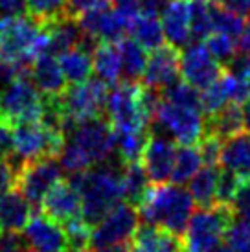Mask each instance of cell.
<instances>
[{
	"label": "cell",
	"mask_w": 250,
	"mask_h": 252,
	"mask_svg": "<svg viewBox=\"0 0 250 252\" xmlns=\"http://www.w3.org/2000/svg\"><path fill=\"white\" fill-rule=\"evenodd\" d=\"M129 33L140 46H144L147 52H153L158 46L166 42L164 32H162V24L160 19L155 13H146V11H138L131 19V26H129Z\"/></svg>",
	"instance_id": "obj_25"
},
{
	"label": "cell",
	"mask_w": 250,
	"mask_h": 252,
	"mask_svg": "<svg viewBox=\"0 0 250 252\" xmlns=\"http://www.w3.org/2000/svg\"><path fill=\"white\" fill-rule=\"evenodd\" d=\"M62 134L64 142H68L91 168L109 160L114 153V131L103 116L62 124Z\"/></svg>",
	"instance_id": "obj_6"
},
{
	"label": "cell",
	"mask_w": 250,
	"mask_h": 252,
	"mask_svg": "<svg viewBox=\"0 0 250 252\" xmlns=\"http://www.w3.org/2000/svg\"><path fill=\"white\" fill-rule=\"evenodd\" d=\"M15 184V175L9 169L6 160H0V193H4L6 189H9Z\"/></svg>",
	"instance_id": "obj_47"
},
{
	"label": "cell",
	"mask_w": 250,
	"mask_h": 252,
	"mask_svg": "<svg viewBox=\"0 0 250 252\" xmlns=\"http://www.w3.org/2000/svg\"><path fill=\"white\" fill-rule=\"evenodd\" d=\"M199 99H201V109L204 112V116H208L212 112L219 111L222 105H226L230 101V94H228V85H226L224 74H221L206 89L199 91Z\"/></svg>",
	"instance_id": "obj_32"
},
{
	"label": "cell",
	"mask_w": 250,
	"mask_h": 252,
	"mask_svg": "<svg viewBox=\"0 0 250 252\" xmlns=\"http://www.w3.org/2000/svg\"><path fill=\"white\" fill-rule=\"evenodd\" d=\"M181 52L171 44H162L147 57L146 70L142 74V85L162 92L181 77Z\"/></svg>",
	"instance_id": "obj_15"
},
{
	"label": "cell",
	"mask_w": 250,
	"mask_h": 252,
	"mask_svg": "<svg viewBox=\"0 0 250 252\" xmlns=\"http://www.w3.org/2000/svg\"><path fill=\"white\" fill-rule=\"evenodd\" d=\"M107 85L99 79L89 77L83 83L66 87L61 96H57V107L61 111L62 124L83 122V120L99 118L105 114L107 103Z\"/></svg>",
	"instance_id": "obj_9"
},
{
	"label": "cell",
	"mask_w": 250,
	"mask_h": 252,
	"mask_svg": "<svg viewBox=\"0 0 250 252\" xmlns=\"http://www.w3.org/2000/svg\"><path fill=\"white\" fill-rule=\"evenodd\" d=\"M0 252H28L17 234H0Z\"/></svg>",
	"instance_id": "obj_44"
},
{
	"label": "cell",
	"mask_w": 250,
	"mask_h": 252,
	"mask_svg": "<svg viewBox=\"0 0 250 252\" xmlns=\"http://www.w3.org/2000/svg\"><path fill=\"white\" fill-rule=\"evenodd\" d=\"M122 186H124V201L138 206L142 197L151 186V181L147 177L146 169L140 162H129L122 169Z\"/></svg>",
	"instance_id": "obj_30"
},
{
	"label": "cell",
	"mask_w": 250,
	"mask_h": 252,
	"mask_svg": "<svg viewBox=\"0 0 250 252\" xmlns=\"http://www.w3.org/2000/svg\"><path fill=\"white\" fill-rule=\"evenodd\" d=\"M22 243L28 252H70L64 226L44 214L30 217L22 228Z\"/></svg>",
	"instance_id": "obj_14"
},
{
	"label": "cell",
	"mask_w": 250,
	"mask_h": 252,
	"mask_svg": "<svg viewBox=\"0 0 250 252\" xmlns=\"http://www.w3.org/2000/svg\"><path fill=\"white\" fill-rule=\"evenodd\" d=\"M181 77L197 91L206 89L222 74V66L217 63L202 42H188L181 52Z\"/></svg>",
	"instance_id": "obj_13"
},
{
	"label": "cell",
	"mask_w": 250,
	"mask_h": 252,
	"mask_svg": "<svg viewBox=\"0 0 250 252\" xmlns=\"http://www.w3.org/2000/svg\"><path fill=\"white\" fill-rule=\"evenodd\" d=\"M42 214L52 217L57 223H68L70 219L81 216V199L79 191L70 181H59L44 195L41 203Z\"/></svg>",
	"instance_id": "obj_17"
},
{
	"label": "cell",
	"mask_w": 250,
	"mask_h": 252,
	"mask_svg": "<svg viewBox=\"0 0 250 252\" xmlns=\"http://www.w3.org/2000/svg\"><path fill=\"white\" fill-rule=\"evenodd\" d=\"M193 199L181 184H155L149 186L146 195L142 197L138 216L149 224H155L162 230H167L181 238L188 224V219L193 214Z\"/></svg>",
	"instance_id": "obj_2"
},
{
	"label": "cell",
	"mask_w": 250,
	"mask_h": 252,
	"mask_svg": "<svg viewBox=\"0 0 250 252\" xmlns=\"http://www.w3.org/2000/svg\"><path fill=\"white\" fill-rule=\"evenodd\" d=\"M62 181V168L57 157H42L26 162L15 177L17 189L30 201V204H41L44 195Z\"/></svg>",
	"instance_id": "obj_11"
},
{
	"label": "cell",
	"mask_w": 250,
	"mask_h": 252,
	"mask_svg": "<svg viewBox=\"0 0 250 252\" xmlns=\"http://www.w3.org/2000/svg\"><path fill=\"white\" fill-rule=\"evenodd\" d=\"M44 112V96L37 91L28 74L15 76L0 91V120L9 126L37 122Z\"/></svg>",
	"instance_id": "obj_8"
},
{
	"label": "cell",
	"mask_w": 250,
	"mask_h": 252,
	"mask_svg": "<svg viewBox=\"0 0 250 252\" xmlns=\"http://www.w3.org/2000/svg\"><path fill=\"white\" fill-rule=\"evenodd\" d=\"M210 15H212V30L214 32H221V33H226V35L234 37L239 41L241 37V32H243V17L239 15H234L219 7L217 4L210 2Z\"/></svg>",
	"instance_id": "obj_35"
},
{
	"label": "cell",
	"mask_w": 250,
	"mask_h": 252,
	"mask_svg": "<svg viewBox=\"0 0 250 252\" xmlns=\"http://www.w3.org/2000/svg\"><path fill=\"white\" fill-rule=\"evenodd\" d=\"M226 85H228L230 101L245 103L250 99V52L241 50L236 57L226 64V70L222 72Z\"/></svg>",
	"instance_id": "obj_22"
},
{
	"label": "cell",
	"mask_w": 250,
	"mask_h": 252,
	"mask_svg": "<svg viewBox=\"0 0 250 252\" xmlns=\"http://www.w3.org/2000/svg\"><path fill=\"white\" fill-rule=\"evenodd\" d=\"M132 239H134V245L142 247L146 252H182L181 238L149 223L144 226L138 224Z\"/></svg>",
	"instance_id": "obj_28"
},
{
	"label": "cell",
	"mask_w": 250,
	"mask_h": 252,
	"mask_svg": "<svg viewBox=\"0 0 250 252\" xmlns=\"http://www.w3.org/2000/svg\"><path fill=\"white\" fill-rule=\"evenodd\" d=\"M140 224V216L136 206L129 203L116 204L107 212L91 230L89 249L112 243H131Z\"/></svg>",
	"instance_id": "obj_10"
},
{
	"label": "cell",
	"mask_w": 250,
	"mask_h": 252,
	"mask_svg": "<svg viewBox=\"0 0 250 252\" xmlns=\"http://www.w3.org/2000/svg\"><path fill=\"white\" fill-rule=\"evenodd\" d=\"M243 126L247 129V133L250 134V99L245 101V107H243Z\"/></svg>",
	"instance_id": "obj_52"
},
{
	"label": "cell",
	"mask_w": 250,
	"mask_h": 252,
	"mask_svg": "<svg viewBox=\"0 0 250 252\" xmlns=\"http://www.w3.org/2000/svg\"><path fill=\"white\" fill-rule=\"evenodd\" d=\"M66 238H68L70 252H79V251H89V241H91V230L92 226L83 217H74L68 223L62 224Z\"/></svg>",
	"instance_id": "obj_36"
},
{
	"label": "cell",
	"mask_w": 250,
	"mask_h": 252,
	"mask_svg": "<svg viewBox=\"0 0 250 252\" xmlns=\"http://www.w3.org/2000/svg\"><path fill=\"white\" fill-rule=\"evenodd\" d=\"M31 217V204L17 188L0 193V234H19Z\"/></svg>",
	"instance_id": "obj_20"
},
{
	"label": "cell",
	"mask_w": 250,
	"mask_h": 252,
	"mask_svg": "<svg viewBox=\"0 0 250 252\" xmlns=\"http://www.w3.org/2000/svg\"><path fill=\"white\" fill-rule=\"evenodd\" d=\"M42 22L31 15L4 17V28L0 37V61L11 63L19 74H28L33 61V46Z\"/></svg>",
	"instance_id": "obj_7"
},
{
	"label": "cell",
	"mask_w": 250,
	"mask_h": 252,
	"mask_svg": "<svg viewBox=\"0 0 250 252\" xmlns=\"http://www.w3.org/2000/svg\"><path fill=\"white\" fill-rule=\"evenodd\" d=\"M202 158L199 153V147L195 146H181L175 153L173 169H171V177L169 181L173 184H188V181L201 169Z\"/></svg>",
	"instance_id": "obj_31"
},
{
	"label": "cell",
	"mask_w": 250,
	"mask_h": 252,
	"mask_svg": "<svg viewBox=\"0 0 250 252\" xmlns=\"http://www.w3.org/2000/svg\"><path fill=\"white\" fill-rule=\"evenodd\" d=\"M66 0H26V11L41 22H50L64 15Z\"/></svg>",
	"instance_id": "obj_37"
},
{
	"label": "cell",
	"mask_w": 250,
	"mask_h": 252,
	"mask_svg": "<svg viewBox=\"0 0 250 252\" xmlns=\"http://www.w3.org/2000/svg\"><path fill=\"white\" fill-rule=\"evenodd\" d=\"M243 129V107L234 101H228L226 105L208 114L204 120V133L214 134L219 140L230 138L234 134L241 133Z\"/></svg>",
	"instance_id": "obj_23"
},
{
	"label": "cell",
	"mask_w": 250,
	"mask_h": 252,
	"mask_svg": "<svg viewBox=\"0 0 250 252\" xmlns=\"http://www.w3.org/2000/svg\"><path fill=\"white\" fill-rule=\"evenodd\" d=\"M167 2H169V0H140V11L158 15L160 11H162V7L166 6Z\"/></svg>",
	"instance_id": "obj_49"
},
{
	"label": "cell",
	"mask_w": 250,
	"mask_h": 252,
	"mask_svg": "<svg viewBox=\"0 0 250 252\" xmlns=\"http://www.w3.org/2000/svg\"><path fill=\"white\" fill-rule=\"evenodd\" d=\"M177 146L169 136L149 133L146 147L142 151V166L153 184H164L171 177Z\"/></svg>",
	"instance_id": "obj_16"
},
{
	"label": "cell",
	"mask_w": 250,
	"mask_h": 252,
	"mask_svg": "<svg viewBox=\"0 0 250 252\" xmlns=\"http://www.w3.org/2000/svg\"><path fill=\"white\" fill-rule=\"evenodd\" d=\"M239 50L250 52V15L249 21L243 24V32H241V37H239Z\"/></svg>",
	"instance_id": "obj_51"
},
{
	"label": "cell",
	"mask_w": 250,
	"mask_h": 252,
	"mask_svg": "<svg viewBox=\"0 0 250 252\" xmlns=\"http://www.w3.org/2000/svg\"><path fill=\"white\" fill-rule=\"evenodd\" d=\"M204 41H206L208 52L214 56V59L221 66H226L236 57L237 52H239V42H237V39L226 35V33H221V32H212Z\"/></svg>",
	"instance_id": "obj_34"
},
{
	"label": "cell",
	"mask_w": 250,
	"mask_h": 252,
	"mask_svg": "<svg viewBox=\"0 0 250 252\" xmlns=\"http://www.w3.org/2000/svg\"><path fill=\"white\" fill-rule=\"evenodd\" d=\"M77 22L85 33L94 37L96 41L118 42L129 33L131 17L107 4L81 13L77 17Z\"/></svg>",
	"instance_id": "obj_12"
},
{
	"label": "cell",
	"mask_w": 250,
	"mask_h": 252,
	"mask_svg": "<svg viewBox=\"0 0 250 252\" xmlns=\"http://www.w3.org/2000/svg\"><path fill=\"white\" fill-rule=\"evenodd\" d=\"M26 11V0H0V15L15 17Z\"/></svg>",
	"instance_id": "obj_45"
},
{
	"label": "cell",
	"mask_w": 250,
	"mask_h": 252,
	"mask_svg": "<svg viewBox=\"0 0 250 252\" xmlns=\"http://www.w3.org/2000/svg\"><path fill=\"white\" fill-rule=\"evenodd\" d=\"M234 217L232 208L226 204L197 208L181 236L182 252H216Z\"/></svg>",
	"instance_id": "obj_5"
},
{
	"label": "cell",
	"mask_w": 250,
	"mask_h": 252,
	"mask_svg": "<svg viewBox=\"0 0 250 252\" xmlns=\"http://www.w3.org/2000/svg\"><path fill=\"white\" fill-rule=\"evenodd\" d=\"M116 46H118L124 81L136 83L140 77H142L144 70H146L147 50L144 46H140L132 37H124L122 41L116 42Z\"/></svg>",
	"instance_id": "obj_27"
},
{
	"label": "cell",
	"mask_w": 250,
	"mask_h": 252,
	"mask_svg": "<svg viewBox=\"0 0 250 252\" xmlns=\"http://www.w3.org/2000/svg\"><path fill=\"white\" fill-rule=\"evenodd\" d=\"M217 166H204L188 181V191L199 208H208L216 204V188H217Z\"/></svg>",
	"instance_id": "obj_29"
},
{
	"label": "cell",
	"mask_w": 250,
	"mask_h": 252,
	"mask_svg": "<svg viewBox=\"0 0 250 252\" xmlns=\"http://www.w3.org/2000/svg\"><path fill=\"white\" fill-rule=\"evenodd\" d=\"M221 142L214 134L204 133L199 140V153H201L202 164L204 166H219V157H221Z\"/></svg>",
	"instance_id": "obj_41"
},
{
	"label": "cell",
	"mask_w": 250,
	"mask_h": 252,
	"mask_svg": "<svg viewBox=\"0 0 250 252\" xmlns=\"http://www.w3.org/2000/svg\"><path fill=\"white\" fill-rule=\"evenodd\" d=\"M230 208L234 212V216H237L239 219L250 221V177L239 179V184H237L234 199L230 203Z\"/></svg>",
	"instance_id": "obj_40"
},
{
	"label": "cell",
	"mask_w": 250,
	"mask_h": 252,
	"mask_svg": "<svg viewBox=\"0 0 250 252\" xmlns=\"http://www.w3.org/2000/svg\"><path fill=\"white\" fill-rule=\"evenodd\" d=\"M151 133L169 136L181 146H193L204 134V112L199 107L179 105L160 96L149 122Z\"/></svg>",
	"instance_id": "obj_4"
},
{
	"label": "cell",
	"mask_w": 250,
	"mask_h": 252,
	"mask_svg": "<svg viewBox=\"0 0 250 252\" xmlns=\"http://www.w3.org/2000/svg\"><path fill=\"white\" fill-rule=\"evenodd\" d=\"M64 144V134L59 129L46 126L44 122H22L11 126V151L6 155V164L13 175L26 162L42 157H57Z\"/></svg>",
	"instance_id": "obj_3"
},
{
	"label": "cell",
	"mask_w": 250,
	"mask_h": 252,
	"mask_svg": "<svg viewBox=\"0 0 250 252\" xmlns=\"http://www.w3.org/2000/svg\"><path fill=\"white\" fill-rule=\"evenodd\" d=\"M216 252H237V251L234 249V247H230L228 243H224V245L221 243V245H219V247L216 249Z\"/></svg>",
	"instance_id": "obj_53"
},
{
	"label": "cell",
	"mask_w": 250,
	"mask_h": 252,
	"mask_svg": "<svg viewBox=\"0 0 250 252\" xmlns=\"http://www.w3.org/2000/svg\"><path fill=\"white\" fill-rule=\"evenodd\" d=\"M127 252H146V251H144L142 247H138V245H131V247H129V251H127Z\"/></svg>",
	"instance_id": "obj_54"
},
{
	"label": "cell",
	"mask_w": 250,
	"mask_h": 252,
	"mask_svg": "<svg viewBox=\"0 0 250 252\" xmlns=\"http://www.w3.org/2000/svg\"><path fill=\"white\" fill-rule=\"evenodd\" d=\"M28 76L44 98L61 96L62 91L68 85L64 79L61 66H59L57 56H54V54H42V56L35 57L30 64Z\"/></svg>",
	"instance_id": "obj_18"
},
{
	"label": "cell",
	"mask_w": 250,
	"mask_h": 252,
	"mask_svg": "<svg viewBox=\"0 0 250 252\" xmlns=\"http://www.w3.org/2000/svg\"><path fill=\"white\" fill-rule=\"evenodd\" d=\"M11 151V126L0 120V160Z\"/></svg>",
	"instance_id": "obj_46"
},
{
	"label": "cell",
	"mask_w": 250,
	"mask_h": 252,
	"mask_svg": "<svg viewBox=\"0 0 250 252\" xmlns=\"http://www.w3.org/2000/svg\"><path fill=\"white\" fill-rule=\"evenodd\" d=\"M214 4H217L230 13L239 15V17H249L250 15V0H216Z\"/></svg>",
	"instance_id": "obj_43"
},
{
	"label": "cell",
	"mask_w": 250,
	"mask_h": 252,
	"mask_svg": "<svg viewBox=\"0 0 250 252\" xmlns=\"http://www.w3.org/2000/svg\"><path fill=\"white\" fill-rule=\"evenodd\" d=\"M189 30H191V39L195 41H204L214 32L208 0H191L189 2Z\"/></svg>",
	"instance_id": "obj_33"
},
{
	"label": "cell",
	"mask_w": 250,
	"mask_h": 252,
	"mask_svg": "<svg viewBox=\"0 0 250 252\" xmlns=\"http://www.w3.org/2000/svg\"><path fill=\"white\" fill-rule=\"evenodd\" d=\"M125 164H116L109 160L96 164L92 168L72 173L70 182L76 186L81 199V217L87 223L94 224L101 217L111 212L116 204L124 201V186H122V169Z\"/></svg>",
	"instance_id": "obj_1"
},
{
	"label": "cell",
	"mask_w": 250,
	"mask_h": 252,
	"mask_svg": "<svg viewBox=\"0 0 250 252\" xmlns=\"http://www.w3.org/2000/svg\"><path fill=\"white\" fill-rule=\"evenodd\" d=\"M111 0H66V7H64V15L77 19L81 13L94 9L99 6H107Z\"/></svg>",
	"instance_id": "obj_42"
},
{
	"label": "cell",
	"mask_w": 250,
	"mask_h": 252,
	"mask_svg": "<svg viewBox=\"0 0 250 252\" xmlns=\"http://www.w3.org/2000/svg\"><path fill=\"white\" fill-rule=\"evenodd\" d=\"M112 2H114V7L118 11H122L131 19L140 11V0H112Z\"/></svg>",
	"instance_id": "obj_48"
},
{
	"label": "cell",
	"mask_w": 250,
	"mask_h": 252,
	"mask_svg": "<svg viewBox=\"0 0 250 252\" xmlns=\"http://www.w3.org/2000/svg\"><path fill=\"white\" fill-rule=\"evenodd\" d=\"M79 252H89V251H79Z\"/></svg>",
	"instance_id": "obj_56"
},
{
	"label": "cell",
	"mask_w": 250,
	"mask_h": 252,
	"mask_svg": "<svg viewBox=\"0 0 250 252\" xmlns=\"http://www.w3.org/2000/svg\"><path fill=\"white\" fill-rule=\"evenodd\" d=\"M221 168L230 169L239 179L250 177V134L237 133L221 142Z\"/></svg>",
	"instance_id": "obj_21"
},
{
	"label": "cell",
	"mask_w": 250,
	"mask_h": 252,
	"mask_svg": "<svg viewBox=\"0 0 250 252\" xmlns=\"http://www.w3.org/2000/svg\"><path fill=\"white\" fill-rule=\"evenodd\" d=\"M239 184V177L236 173H232L230 169L221 168L219 175H217V188H216V204H226L230 206L234 193Z\"/></svg>",
	"instance_id": "obj_39"
},
{
	"label": "cell",
	"mask_w": 250,
	"mask_h": 252,
	"mask_svg": "<svg viewBox=\"0 0 250 252\" xmlns=\"http://www.w3.org/2000/svg\"><path fill=\"white\" fill-rule=\"evenodd\" d=\"M224 239L237 252H250V221L234 219L224 232Z\"/></svg>",
	"instance_id": "obj_38"
},
{
	"label": "cell",
	"mask_w": 250,
	"mask_h": 252,
	"mask_svg": "<svg viewBox=\"0 0 250 252\" xmlns=\"http://www.w3.org/2000/svg\"><path fill=\"white\" fill-rule=\"evenodd\" d=\"M92 72L107 87H112L122 79V64L116 42L99 41L92 50Z\"/></svg>",
	"instance_id": "obj_24"
},
{
	"label": "cell",
	"mask_w": 250,
	"mask_h": 252,
	"mask_svg": "<svg viewBox=\"0 0 250 252\" xmlns=\"http://www.w3.org/2000/svg\"><path fill=\"white\" fill-rule=\"evenodd\" d=\"M66 83H83L92 76V52L83 46H74L57 56Z\"/></svg>",
	"instance_id": "obj_26"
},
{
	"label": "cell",
	"mask_w": 250,
	"mask_h": 252,
	"mask_svg": "<svg viewBox=\"0 0 250 252\" xmlns=\"http://www.w3.org/2000/svg\"><path fill=\"white\" fill-rule=\"evenodd\" d=\"M2 28H4V17L0 15V37H2Z\"/></svg>",
	"instance_id": "obj_55"
},
{
	"label": "cell",
	"mask_w": 250,
	"mask_h": 252,
	"mask_svg": "<svg viewBox=\"0 0 250 252\" xmlns=\"http://www.w3.org/2000/svg\"><path fill=\"white\" fill-rule=\"evenodd\" d=\"M131 243H112V245H101V247H92L89 252H127Z\"/></svg>",
	"instance_id": "obj_50"
},
{
	"label": "cell",
	"mask_w": 250,
	"mask_h": 252,
	"mask_svg": "<svg viewBox=\"0 0 250 252\" xmlns=\"http://www.w3.org/2000/svg\"><path fill=\"white\" fill-rule=\"evenodd\" d=\"M162 32L167 44L175 48H184L191 41V30H189V0H169L162 7Z\"/></svg>",
	"instance_id": "obj_19"
}]
</instances>
